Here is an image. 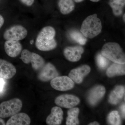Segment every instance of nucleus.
Instances as JSON below:
<instances>
[{"instance_id": "393cba45", "label": "nucleus", "mask_w": 125, "mask_h": 125, "mask_svg": "<svg viewBox=\"0 0 125 125\" xmlns=\"http://www.w3.org/2000/svg\"><path fill=\"white\" fill-rule=\"evenodd\" d=\"M4 79L0 77V94L3 93L4 91L6 82Z\"/></svg>"}, {"instance_id": "473e14b6", "label": "nucleus", "mask_w": 125, "mask_h": 125, "mask_svg": "<svg viewBox=\"0 0 125 125\" xmlns=\"http://www.w3.org/2000/svg\"><path fill=\"white\" fill-rule=\"evenodd\" d=\"M125 14H124V15H123V20L124 21H125Z\"/></svg>"}, {"instance_id": "20e7f679", "label": "nucleus", "mask_w": 125, "mask_h": 125, "mask_svg": "<svg viewBox=\"0 0 125 125\" xmlns=\"http://www.w3.org/2000/svg\"><path fill=\"white\" fill-rule=\"evenodd\" d=\"M22 105V101L18 98L3 102L0 104V117L7 118L19 113Z\"/></svg>"}, {"instance_id": "b1692460", "label": "nucleus", "mask_w": 125, "mask_h": 125, "mask_svg": "<svg viewBox=\"0 0 125 125\" xmlns=\"http://www.w3.org/2000/svg\"><path fill=\"white\" fill-rule=\"evenodd\" d=\"M109 60L101 54H99L96 57V62L99 69L104 70L106 69L109 64Z\"/></svg>"}, {"instance_id": "f03ea898", "label": "nucleus", "mask_w": 125, "mask_h": 125, "mask_svg": "<svg viewBox=\"0 0 125 125\" xmlns=\"http://www.w3.org/2000/svg\"><path fill=\"white\" fill-rule=\"evenodd\" d=\"M102 28V22L95 14L89 15L83 21L80 31L85 37L92 39L101 33Z\"/></svg>"}, {"instance_id": "cd10ccee", "label": "nucleus", "mask_w": 125, "mask_h": 125, "mask_svg": "<svg viewBox=\"0 0 125 125\" xmlns=\"http://www.w3.org/2000/svg\"><path fill=\"white\" fill-rule=\"evenodd\" d=\"M4 23V19L2 16L0 15V29Z\"/></svg>"}, {"instance_id": "9d476101", "label": "nucleus", "mask_w": 125, "mask_h": 125, "mask_svg": "<svg viewBox=\"0 0 125 125\" xmlns=\"http://www.w3.org/2000/svg\"><path fill=\"white\" fill-rule=\"evenodd\" d=\"M91 71L89 66L84 65L72 70L69 74V77L78 84L83 82L84 78Z\"/></svg>"}, {"instance_id": "c85d7f7f", "label": "nucleus", "mask_w": 125, "mask_h": 125, "mask_svg": "<svg viewBox=\"0 0 125 125\" xmlns=\"http://www.w3.org/2000/svg\"><path fill=\"white\" fill-rule=\"evenodd\" d=\"M0 125H6V123H5L4 121L1 117H0Z\"/></svg>"}, {"instance_id": "bb28decb", "label": "nucleus", "mask_w": 125, "mask_h": 125, "mask_svg": "<svg viewBox=\"0 0 125 125\" xmlns=\"http://www.w3.org/2000/svg\"><path fill=\"white\" fill-rule=\"evenodd\" d=\"M121 109L122 116H123V118H125V104L122 105L121 107Z\"/></svg>"}, {"instance_id": "6ab92c4d", "label": "nucleus", "mask_w": 125, "mask_h": 125, "mask_svg": "<svg viewBox=\"0 0 125 125\" xmlns=\"http://www.w3.org/2000/svg\"><path fill=\"white\" fill-rule=\"evenodd\" d=\"M58 5L61 13L64 15L71 13L75 8L73 0H58Z\"/></svg>"}, {"instance_id": "6e6552de", "label": "nucleus", "mask_w": 125, "mask_h": 125, "mask_svg": "<svg viewBox=\"0 0 125 125\" xmlns=\"http://www.w3.org/2000/svg\"><path fill=\"white\" fill-rule=\"evenodd\" d=\"M38 72V78L42 82L51 80L59 75V73L55 67L50 62L45 63Z\"/></svg>"}, {"instance_id": "c756f323", "label": "nucleus", "mask_w": 125, "mask_h": 125, "mask_svg": "<svg viewBox=\"0 0 125 125\" xmlns=\"http://www.w3.org/2000/svg\"><path fill=\"white\" fill-rule=\"evenodd\" d=\"M89 125H99V123L98 122H97L96 121L92 123H90Z\"/></svg>"}, {"instance_id": "4be33fe9", "label": "nucleus", "mask_w": 125, "mask_h": 125, "mask_svg": "<svg viewBox=\"0 0 125 125\" xmlns=\"http://www.w3.org/2000/svg\"><path fill=\"white\" fill-rule=\"evenodd\" d=\"M69 36L72 40L81 45H85L87 42V38L81 31L77 30H72L69 32Z\"/></svg>"}, {"instance_id": "a211bd4d", "label": "nucleus", "mask_w": 125, "mask_h": 125, "mask_svg": "<svg viewBox=\"0 0 125 125\" xmlns=\"http://www.w3.org/2000/svg\"><path fill=\"white\" fill-rule=\"evenodd\" d=\"M125 64H120L114 62L112 64L106 71V74L109 77H114L117 75H125Z\"/></svg>"}, {"instance_id": "1a4fd4ad", "label": "nucleus", "mask_w": 125, "mask_h": 125, "mask_svg": "<svg viewBox=\"0 0 125 125\" xmlns=\"http://www.w3.org/2000/svg\"><path fill=\"white\" fill-rule=\"evenodd\" d=\"M80 100L78 97L69 94L58 96L55 99V103L58 106L65 108H71L78 105Z\"/></svg>"}, {"instance_id": "f257e3e1", "label": "nucleus", "mask_w": 125, "mask_h": 125, "mask_svg": "<svg viewBox=\"0 0 125 125\" xmlns=\"http://www.w3.org/2000/svg\"><path fill=\"white\" fill-rule=\"evenodd\" d=\"M56 32L51 26L44 27L41 30L36 38L35 46L42 51H49L55 49L57 43L55 38Z\"/></svg>"}, {"instance_id": "5701e85b", "label": "nucleus", "mask_w": 125, "mask_h": 125, "mask_svg": "<svg viewBox=\"0 0 125 125\" xmlns=\"http://www.w3.org/2000/svg\"><path fill=\"white\" fill-rule=\"evenodd\" d=\"M108 121L111 125H119L121 124L120 117L118 111H113L109 113L108 116Z\"/></svg>"}, {"instance_id": "f3484780", "label": "nucleus", "mask_w": 125, "mask_h": 125, "mask_svg": "<svg viewBox=\"0 0 125 125\" xmlns=\"http://www.w3.org/2000/svg\"><path fill=\"white\" fill-rule=\"evenodd\" d=\"M125 94V87L122 85L117 86L109 95L108 102L111 104L116 105L123 98Z\"/></svg>"}, {"instance_id": "72a5a7b5", "label": "nucleus", "mask_w": 125, "mask_h": 125, "mask_svg": "<svg viewBox=\"0 0 125 125\" xmlns=\"http://www.w3.org/2000/svg\"><path fill=\"white\" fill-rule=\"evenodd\" d=\"M33 40H32L31 41V42H30V43H31V44H32V43H33Z\"/></svg>"}, {"instance_id": "2eb2a0df", "label": "nucleus", "mask_w": 125, "mask_h": 125, "mask_svg": "<svg viewBox=\"0 0 125 125\" xmlns=\"http://www.w3.org/2000/svg\"><path fill=\"white\" fill-rule=\"evenodd\" d=\"M63 112L61 108L55 106L52 107L51 113L46 120V123L48 125H61L63 120Z\"/></svg>"}, {"instance_id": "7c9ffc66", "label": "nucleus", "mask_w": 125, "mask_h": 125, "mask_svg": "<svg viewBox=\"0 0 125 125\" xmlns=\"http://www.w3.org/2000/svg\"><path fill=\"white\" fill-rule=\"evenodd\" d=\"M75 2L79 3V2H80L83 1L84 0H74Z\"/></svg>"}, {"instance_id": "4468645a", "label": "nucleus", "mask_w": 125, "mask_h": 125, "mask_svg": "<svg viewBox=\"0 0 125 125\" xmlns=\"http://www.w3.org/2000/svg\"><path fill=\"white\" fill-rule=\"evenodd\" d=\"M106 90L102 85H99L93 88L88 96V101L92 106L96 105L105 95Z\"/></svg>"}, {"instance_id": "39448f33", "label": "nucleus", "mask_w": 125, "mask_h": 125, "mask_svg": "<svg viewBox=\"0 0 125 125\" xmlns=\"http://www.w3.org/2000/svg\"><path fill=\"white\" fill-rule=\"evenodd\" d=\"M21 59L25 64L31 63L33 69L37 72L42 69L45 64V60L41 56L27 49L22 51Z\"/></svg>"}, {"instance_id": "ddd939ff", "label": "nucleus", "mask_w": 125, "mask_h": 125, "mask_svg": "<svg viewBox=\"0 0 125 125\" xmlns=\"http://www.w3.org/2000/svg\"><path fill=\"white\" fill-rule=\"evenodd\" d=\"M16 73L15 67L10 62L0 59V77L6 79L13 78Z\"/></svg>"}, {"instance_id": "dca6fc26", "label": "nucleus", "mask_w": 125, "mask_h": 125, "mask_svg": "<svg viewBox=\"0 0 125 125\" xmlns=\"http://www.w3.org/2000/svg\"><path fill=\"white\" fill-rule=\"evenodd\" d=\"M31 122V119L28 114L24 113H20L10 117L6 125H29Z\"/></svg>"}, {"instance_id": "7ed1b4c3", "label": "nucleus", "mask_w": 125, "mask_h": 125, "mask_svg": "<svg viewBox=\"0 0 125 125\" xmlns=\"http://www.w3.org/2000/svg\"><path fill=\"white\" fill-rule=\"evenodd\" d=\"M101 54L112 62L125 64V53L120 45L117 43L109 42L105 43L102 48Z\"/></svg>"}, {"instance_id": "412c9836", "label": "nucleus", "mask_w": 125, "mask_h": 125, "mask_svg": "<svg viewBox=\"0 0 125 125\" xmlns=\"http://www.w3.org/2000/svg\"><path fill=\"white\" fill-rule=\"evenodd\" d=\"M80 110L78 108H71L68 111L67 117L66 118V125H79L78 115Z\"/></svg>"}, {"instance_id": "0eeeda50", "label": "nucleus", "mask_w": 125, "mask_h": 125, "mask_svg": "<svg viewBox=\"0 0 125 125\" xmlns=\"http://www.w3.org/2000/svg\"><path fill=\"white\" fill-rule=\"evenodd\" d=\"M51 85L54 89L64 92L72 89L74 83L69 76H58L51 80Z\"/></svg>"}, {"instance_id": "9b49d317", "label": "nucleus", "mask_w": 125, "mask_h": 125, "mask_svg": "<svg viewBox=\"0 0 125 125\" xmlns=\"http://www.w3.org/2000/svg\"><path fill=\"white\" fill-rule=\"evenodd\" d=\"M84 49L81 46H69L65 48L63 52L64 56L68 61L76 62L80 60Z\"/></svg>"}, {"instance_id": "a878e982", "label": "nucleus", "mask_w": 125, "mask_h": 125, "mask_svg": "<svg viewBox=\"0 0 125 125\" xmlns=\"http://www.w3.org/2000/svg\"><path fill=\"white\" fill-rule=\"evenodd\" d=\"M24 4L28 6H30L33 4L34 0H20Z\"/></svg>"}, {"instance_id": "423d86ee", "label": "nucleus", "mask_w": 125, "mask_h": 125, "mask_svg": "<svg viewBox=\"0 0 125 125\" xmlns=\"http://www.w3.org/2000/svg\"><path fill=\"white\" fill-rule=\"evenodd\" d=\"M28 34L27 29L23 26L16 25L10 27L5 31L3 37L6 40L19 41L25 38Z\"/></svg>"}, {"instance_id": "aec40b11", "label": "nucleus", "mask_w": 125, "mask_h": 125, "mask_svg": "<svg viewBox=\"0 0 125 125\" xmlns=\"http://www.w3.org/2000/svg\"><path fill=\"white\" fill-rule=\"evenodd\" d=\"M109 5L115 16H119L123 13L125 0H109Z\"/></svg>"}, {"instance_id": "2f4dec72", "label": "nucleus", "mask_w": 125, "mask_h": 125, "mask_svg": "<svg viewBox=\"0 0 125 125\" xmlns=\"http://www.w3.org/2000/svg\"><path fill=\"white\" fill-rule=\"evenodd\" d=\"M91 1H93L94 2H97L101 0H90Z\"/></svg>"}, {"instance_id": "f8f14e48", "label": "nucleus", "mask_w": 125, "mask_h": 125, "mask_svg": "<svg viewBox=\"0 0 125 125\" xmlns=\"http://www.w3.org/2000/svg\"><path fill=\"white\" fill-rule=\"evenodd\" d=\"M4 49L6 53L9 56L15 58L21 53L22 46L19 41L7 40L5 43Z\"/></svg>"}]
</instances>
